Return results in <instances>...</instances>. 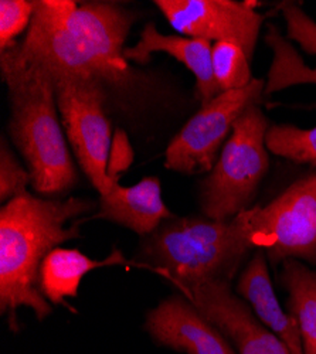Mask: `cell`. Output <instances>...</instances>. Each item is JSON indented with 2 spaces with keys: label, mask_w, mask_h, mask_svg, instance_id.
<instances>
[{
  "label": "cell",
  "mask_w": 316,
  "mask_h": 354,
  "mask_svg": "<svg viewBox=\"0 0 316 354\" xmlns=\"http://www.w3.org/2000/svg\"><path fill=\"white\" fill-rule=\"evenodd\" d=\"M266 43L272 50V62L268 70L264 95H270L299 84L316 85V67L306 66L295 47L284 39L275 26L268 27Z\"/></svg>",
  "instance_id": "cell-17"
},
{
  "label": "cell",
  "mask_w": 316,
  "mask_h": 354,
  "mask_svg": "<svg viewBox=\"0 0 316 354\" xmlns=\"http://www.w3.org/2000/svg\"><path fill=\"white\" fill-rule=\"evenodd\" d=\"M237 292L248 302L266 328L270 329L291 354H304L299 324L291 313H285L278 302L263 251L258 250L247 263L237 283Z\"/></svg>",
  "instance_id": "cell-15"
},
{
  "label": "cell",
  "mask_w": 316,
  "mask_h": 354,
  "mask_svg": "<svg viewBox=\"0 0 316 354\" xmlns=\"http://www.w3.org/2000/svg\"><path fill=\"white\" fill-rule=\"evenodd\" d=\"M19 43V41H17ZM17 43L0 51V71L8 85L9 135L41 196H63L78 183L51 78L26 62Z\"/></svg>",
  "instance_id": "cell-3"
},
{
  "label": "cell",
  "mask_w": 316,
  "mask_h": 354,
  "mask_svg": "<svg viewBox=\"0 0 316 354\" xmlns=\"http://www.w3.org/2000/svg\"><path fill=\"white\" fill-rule=\"evenodd\" d=\"M239 216L250 247L272 263L292 258L316 265V171L299 177L266 207Z\"/></svg>",
  "instance_id": "cell-6"
},
{
  "label": "cell",
  "mask_w": 316,
  "mask_h": 354,
  "mask_svg": "<svg viewBox=\"0 0 316 354\" xmlns=\"http://www.w3.org/2000/svg\"><path fill=\"white\" fill-rule=\"evenodd\" d=\"M266 81L254 78L245 88L221 93L200 108L170 140L165 166L180 174L193 176L212 171L224 140L250 104L261 102Z\"/></svg>",
  "instance_id": "cell-8"
},
{
  "label": "cell",
  "mask_w": 316,
  "mask_h": 354,
  "mask_svg": "<svg viewBox=\"0 0 316 354\" xmlns=\"http://www.w3.org/2000/svg\"><path fill=\"white\" fill-rule=\"evenodd\" d=\"M212 41L182 36H165L154 23H148L133 47H125L124 57L136 64H148L154 53H166L185 64L196 77L197 100L202 106L210 104L221 94L214 77L212 60Z\"/></svg>",
  "instance_id": "cell-12"
},
{
  "label": "cell",
  "mask_w": 316,
  "mask_h": 354,
  "mask_svg": "<svg viewBox=\"0 0 316 354\" xmlns=\"http://www.w3.org/2000/svg\"><path fill=\"white\" fill-rule=\"evenodd\" d=\"M32 185V176L15 153L8 140L2 136L0 142V201L8 203L27 193V186Z\"/></svg>",
  "instance_id": "cell-21"
},
{
  "label": "cell",
  "mask_w": 316,
  "mask_h": 354,
  "mask_svg": "<svg viewBox=\"0 0 316 354\" xmlns=\"http://www.w3.org/2000/svg\"><path fill=\"white\" fill-rule=\"evenodd\" d=\"M279 9L286 23L288 39L297 41L305 53L316 54V21L292 2H282Z\"/></svg>",
  "instance_id": "cell-22"
},
{
  "label": "cell",
  "mask_w": 316,
  "mask_h": 354,
  "mask_svg": "<svg viewBox=\"0 0 316 354\" xmlns=\"http://www.w3.org/2000/svg\"><path fill=\"white\" fill-rule=\"evenodd\" d=\"M133 160V151L128 140L125 129H118L112 139L109 163H108V176L113 182H118L121 173H124Z\"/></svg>",
  "instance_id": "cell-23"
},
{
  "label": "cell",
  "mask_w": 316,
  "mask_h": 354,
  "mask_svg": "<svg viewBox=\"0 0 316 354\" xmlns=\"http://www.w3.org/2000/svg\"><path fill=\"white\" fill-rule=\"evenodd\" d=\"M156 8L180 35L239 46L251 62L266 16L257 3L233 0H156Z\"/></svg>",
  "instance_id": "cell-9"
},
{
  "label": "cell",
  "mask_w": 316,
  "mask_h": 354,
  "mask_svg": "<svg viewBox=\"0 0 316 354\" xmlns=\"http://www.w3.org/2000/svg\"><path fill=\"white\" fill-rule=\"evenodd\" d=\"M145 268L169 279L166 271L155 268L145 262L128 261L124 254L113 248L112 254L104 261H95L78 250L55 248L43 261L39 275V289L46 299L54 305H66V298H77L82 278L89 272L104 267Z\"/></svg>",
  "instance_id": "cell-14"
},
{
  "label": "cell",
  "mask_w": 316,
  "mask_h": 354,
  "mask_svg": "<svg viewBox=\"0 0 316 354\" xmlns=\"http://www.w3.org/2000/svg\"><path fill=\"white\" fill-rule=\"evenodd\" d=\"M230 340L240 354H291L247 304L233 293L228 279H210L189 288L187 298Z\"/></svg>",
  "instance_id": "cell-10"
},
{
  "label": "cell",
  "mask_w": 316,
  "mask_h": 354,
  "mask_svg": "<svg viewBox=\"0 0 316 354\" xmlns=\"http://www.w3.org/2000/svg\"><path fill=\"white\" fill-rule=\"evenodd\" d=\"M281 282L290 293L288 309L299 324L304 354H316V271L299 259H285Z\"/></svg>",
  "instance_id": "cell-16"
},
{
  "label": "cell",
  "mask_w": 316,
  "mask_h": 354,
  "mask_svg": "<svg viewBox=\"0 0 316 354\" xmlns=\"http://www.w3.org/2000/svg\"><path fill=\"white\" fill-rule=\"evenodd\" d=\"M91 218L117 223L147 237L175 216L162 200L160 180L149 176L128 187L115 183L100 196V210Z\"/></svg>",
  "instance_id": "cell-13"
},
{
  "label": "cell",
  "mask_w": 316,
  "mask_h": 354,
  "mask_svg": "<svg viewBox=\"0 0 316 354\" xmlns=\"http://www.w3.org/2000/svg\"><path fill=\"white\" fill-rule=\"evenodd\" d=\"M212 60L214 77L221 93L241 90L254 80L251 77L248 57L236 44L225 41L214 43Z\"/></svg>",
  "instance_id": "cell-19"
},
{
  "label": "cell",
  "mask_w": 316,
  "mask_h": 354,
  "mask_svg": "<svg viewBox=\"0 0 316 354\" xmlns=\"http://www.w3.org/2000/svg\"><path fill=\"white\" fill-rule=\"evenodd\" d=\"M95 209L93 200L40 198L23 194L0 209V312L17 332L16 312L30 308L39 320L51 313V306L39 289L44 258L60 244L80 239V225L87 218L66 224Z\"/></svg>",
  "instance_id": "cell-2"
},
{
  "label": "cell",
  "mask_w": 316,
  "mask_h": 354,
  "mask_svg": "<svg viewBox=\"0 0 316 354\" xmlns=\"http://www.w3.org/2000/svg\"><path fill=\"white\" fill-rule=\"evenodd\" d=\"M266 146L277 156L316 167V127L301 129L294 125H272L267 131Z\"/></svg>",
  "instance_id": "cell-18"
},
{
  "label": "cell",
  "mask_w": 316,
  "mask_h": 354,
  "mask_svg": "<svg viewBox=\"0 0 316 354\" xmlns=\"http://www.w3.org/2000/svg\"><path fill=\"white\" fill-rule=\"evenodd\" d=\"M44 73L53 81L62 124L78 165L102 196L118 183L108 176L113 138L112 120L102 94L89 78L67 73Z\"/></svg>",
  "instance_id": "cell-7"
},
{
  "label": "cell",
  "mask_w": 316,
  "mask_h": 354,
  "mask_svg": "<svg viewBox=\"0 0 316 354\" xmlns=\"http://www.w3.org/2000/svg\"><path fill=\"white\" fill-rule=\"evenodd\" d=\"M268 128L260 102L240 115L214 167L200 183V207L207 218L227 221L248 209L270 167Z\"/></svg>",
  "instance_id": "cell-5"
},
{
  "label": "cell",
  "mask_w": 316,
  "mask_h": 354,
  "mask_svg": "<svg viewBox=\"0 0 316 354\" xmlns=\"http://www.w3.org/2000/svg\"><path fill=\"white\" fill-rule=\"evenodd\" d=\"M36 2L2 0L0 2V51L17 43V37L30 27Z\"/></svg>",
  "instance_id": "cell-20"
},
{
  "label": "cell",
  "mask_w": 316,
  "mask_h": 354,
  "mask_svg": "<svg viewBox=\"0 0 316 354\" xmlns=\"http://www.w3.org/2000/svg\"><path fill=\"white\" fill-rule=\"evenodd\" d=\"M138 15L117 2L37 0L26 37L17 43L24 60L47 73L93 81L108 115L132 132L147 129L170 111V88L155 74L129 64L125 41Z\"/></svg>",
  "instance_id": "cell-1"
},
{
  "label": "cell",
  "mask_w": 316,
  "mask_h": 354,
  "mask_svg": "<svg viewBox=\"0 0 316 354\" xmlns=\"http://www.w3.org/2000/svg\"><path fill=\"white\" fill-rule=\"evenodd\" d=\"M240 216L171 218L147 235L139 259L167 272L169 281L189 298V288L210 279H232L244 255L251 251Z\"/></svg>",
  "instance_id": "cell-4"
},
{
  "label": "cell",
  "mask_w": 316,
  "mask_h": 354,
  "mask_svg": "<svg viewBox=\"0 0 316 354\" xmlns=\"http://www.w3.org/2000/svg\"><path fill=\"white\" fill-rule=\"evenodd\" d=\"M147 330L162 346L187 354H236L225 336L182 293L147 315Z\"/></svg>",
  "instance_id": "cell-11"
}]
</instances>
